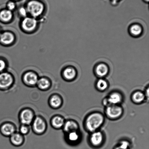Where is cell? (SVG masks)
I'll use <instances>...</instances> for the list:
<instances>
[{"label":"cell","instance_id":"12","mask_svg":"<svg viewBox=\"0 0 149 149\" xmlns=\"http://www.w3.org/2000/svg\"><path fill=\"white\" fill-rule=\"evenodd\" d=\"M64 135L65 141L67 143L71 146L75 145L78 143L81 138V135L79 131L65 134Z\"/></svg>","mask_w":149,"mask_h":149},{"label":"cell","instance_id":"19","mask_svg":"<svg viewBox=\"0 0 149 149\" xmlns=\"http://www.w3.org/2000/svg\"><path fill=\"white\" fill-rule=\"evenodd\" d=\"M77 75V71L72 67H69L65 69L63 73L64 79L68 81L73 80L75 78Z\"/></svg>","mask_w":149,"mask_h":149},{"label":"cell","instance_id":"1","mask_svg":"<svg viewBox=\"0 0 149 149\" xmlns=\"http://www.w3.org/2000/svg\"><path fill=\"white\" fill-rule=\"evenodd\" d=\"M105 121L104 117L98 112H93L86 118L85 122L86 129L91 133L98 131Z\"/></svg>","mask_w":149,"mask_h":149},{"label":"cell","instance_id":"16","mask_svg":"<svg viewBox=\"0 0 149 149\" xmlns=\"http://www.w3.org/2000/svg\"><path fill=\"white\" fill-rule=\"evenodd\" d=\"M52 86V82L49 78L42 77L39 78L36 87L41 91H47L51 88Z\"/></svg>","mask_w":149,"mask_h":149},{"label":"cell","instance_id":"23","mask_svg":"<svg viewBox=\"0 0 149 149\" xmlns=\"http://www.w3.org/2000/svg\"><path fill=\"white\" fill-rule=\"evenodd\" d=\"M109 85L108 82L102 78H100L98 80L96 84L97 90L101 92L107 90Z\"/></svg>","mask_w":149,"mask_h":149},{"label":"cell","instance_id":"20","mask_svg":"<svg viewBox=\"0 0 149 149\" xmlns=\"http://www.w3.org/2000/svg\"><path fill=\"white\" fill-rule=\"evenodd\" d=\"M131 97L133 102L137 104L142 103L146 99L145 93L139 90L133 93Z\"/></svg>","mask_w":149,"mask_h":149},{"label":"cell","instance_id":"3","mask_svg":"<svg viewBox=\"0 0 149 149\" xmlns=\"http://www.w3.org/2000/svg\"><path fill=\"white\" fill-rule=\"evenodd\" d=\"M36 116V114L33 109L29 107L24 108L19 112V122L20 125L30 126Z\"/></svg>","mask_w":149,"mask_h":149},{"label":"cell","instance_id":"27","mask_svg":"<svg viewBox=\"0 0 149 149\" xmlns=\"http://www.w3.org/2000/svg\"><path fill=\"white\" fill-rule=\"evenodd\" d=\"M15 3L13 1H10L7 4V7H8V10L11 11L14 10L15 8Z\"/></svg>","mask_w":149,"mask_h":149},{"label":"cell","instance_id":"14","mask_svg":"<svg viewBox=\"0 0 149 149\" xmlns=\"http://www.w3.org/2000/svg\"><path fill=\"white\" fill-rule=\"evenodd\" d=\"M10 143L15 147L22 146L25 142L24 136L19 132H16L9 137Z\"/></svg>","mask_w":149,"mask_h":149},{"label":"cell","instance_id":"21","mask_svg":"<svg viewBox=\"0 0 149 149\" xmlns=\"http://www.w3.org/2000/svg\"><path fill=\"white\" fill-rule=\"evenodd\" d=\"M14 40V36L9 32H5L0 36V41L5 44H9L12 43Z\"/></svg>","mask_w":149,"mask_h":149},{"label":"cell","instance_id":"7","mask_svg":"<svg viewBox=\"0 0 149 149\" xmlns=\"http://www.w3.org/2000/svg\"><path fill=\"white\" fill-rule=\"evenodd\" d=\"M104 140L103 133L98 130L91 133L89 138V142L93 148H99L103 145Z\"/></svg>","mask_w":149,"mask_h":149},{"label":"cell","instance_id":"13","mask_svg":"<svg viewBox=\"0 0 149 149\" xmlns=\"http://www.w3.org/2000/svg\"><path fill=\"white\" fill-rule=\"evenodd\" d=\"M63 131L64 134L73 131H79V125L76 121L72 119L65 120L63 128Z\"/></svg>","mask_w":149,"mask_h":149},{"label":"cell","instance_id":"30","mask_svg":"<svg viewBox=\"0 0 149 149\" xmlns=\"http://www.w3.org/2000/svg\"><path fill=\"white\" fill-rule=\"evenodd\" d=\"M118 1V0H112V2L114 4H115Z\"/></svg>","mask_w":149,"mask_h":149},{"label":"cell","instance_id":"22","mask_svg":"<svg viewBox=\"0 0 149 149\" xmlns=\"http://www.w3.org/2000/svg\"><path fill=\"white\" fill-rule=\"evenodd\" d=\"M129 31L131 34L134 36H140L143 32L142 27L139 24H134L130 28Z\"/></svg>","mask_w":149,"mask_h":149},{"label":"cell","instance_id":"15","mask_svg":"<svg viewBox=\"0 0 149 149\" xmlns=\"http://www.w3.org/2000/svg\"><path fill=\"white\" fill-rule=\"evenodd\" d=\"M109 105H120L123 101V96L120 93L114 92L106 97Z\"/></svg>","mask_w":149,"mask_h":149},{"label":"cell","instance_id":"25","mask_svg":"<svg viewBox=\"0 0 149 149\" xmlns=\"http://www.w3.org/2000/svg\"><path fill=\"white\" fill-rule=\"evenodd\" d=\"M30 128L29 125H20L19 128V132L23 136L28 135L30 132Z\"/></svg>","mask_w":149,"mask_h":149},{"label":"cell","instance_id":"6","mask_svg":"<svg viewBox=\"0 0 149 149\" xmlns=\"http://www.w3.org/2000/svg\"><path fill=\"white\" fill-rule=\"evenodd\" d=\"M26 9L33 17H36L42 14L44 9V7L42 3L33 0L28 3Z\"/></svg>","mask_w":149,"mask_h":149},{"label":"cell","instance_id":"32","mask_svg":"<svg viewBox=\"0 0 149 149\" xmlns=\"http://www.w3.org/2000/svg\"><path fill=\"white\" fill-rule=\"evenodd\" d=\"M1 31H0V36H1Z\"/></svg>","mask_w":149,"mask_h":149},{"label":"cell","instance_id":"10","mask_svg":"<svg viewBox=\"0 0 149 149\" xmlns=\"http://www.w3.org/2000/svg\"><path fill=\"white\" fill-rule=\"evenodd\" d=\"M39 78L37 74L30 71L26 73L23 75L22 81L24 85L27 87H36Z\"/></svg>","mask_w":149,"mask_h":149},{"label":"cell","instance_id":"8","mask_svg":"<svg viewBox=\"0 0 149 149\" xmlns=\"http://www.w3.org/2000/svg\"><path fill=\"white\" fill-rule=\"evenodd\" d=\"M16 132L17 127L13 122H5L0 125V133L4 137L9 138Z\"/></svg>","mask_w":149,"mask_h":149},{"label":"cell","instance_id":"29","mask_svg":"<svg viewBox=\"0 0 149 149\" xmlns=\"http://www.w3.org/2000/svg\"><path fill=\"white\" fill-rule=\"evenodd\" d=\"M5 62L2 60H0V72H1L6 68Z\"/></svg>","mask_w":149,"mask_h":149},{"label":"cell","instance_id":"28","mask_svg":"<svg viewBox=\"0 0 149 149\" xmlns=\"http://www.w3.org/2000/svg\"><path fill=\"white\" fill-rule=\"evenodd\" d=\"M19 13L23 17H26L27 15V10L24 7H21L19 10Z\"/></svg>","mask_w":149,"mask_h":149},{"label":"cell","instance_id":"11","mask_svg":"<svg viewBox=\"0 0 149 149\" xmlns=\"http://www.w3.org/2000/svg\"><path fill=\"white\" fill-rule=\"evenodd\" d=\"M65 120L63 116L59 115H55L52 116L50 120L51 127L56 130L62 129Z\"/></svg>","mask_w":149,"mask_h":149},{"label":"cell","instance_id":"2","mask_svg":"<svg viewBox=\"0 0 149 149\" xmlns=\"http://www.w3.org/2000/svg\"><path fill=\"white\" fill-rule=\"evenodd\" d=\"M32 131L36 135H43L47 129L48 125L46 120L40 115H36L31 125Z\"/></svg>","mask_w":149,"mask_h":149},{"label":"cell","instance_id":"26","mask_svg":"<svg viewBox=\"0 0 149 149\" xmlns=\"http://www.w3.org/2000/svg\"><path fill=\"white\" fill-rule=\"evenodd\" d=\"M113 149H130V144L127 141H121Z\"/></svg>","mask_w":149,"mask_h":149},{"label":"cell","instance_id":"9","mask_svg":"<svg viewBox=\"0 0 149 149\" xmlns=\"http://www.w3.org/2000/svg\"><path fill=\"white\" fill-rule=\"evenodd\" d=\"M63 103V99L62 96L58 93L52 94L48 99V104L49 107L55 110L60 108Z\"/></svg>","mask_w":149,"mask_h":149},{"label":"cell","instance_id":"4","mask_svg":"<svg viewBox=\"0 0 149 149\" xmlns=\"http://www.w3.org/2000/svg\"><path fill=\"white\" fill-rule=\"evenodd\" d=\"M123 113V108L120 105H109L106 107L105 109L106 116L111 120L119 119Z\"/></svg>","mask_w":149,"mask_h":149},{"label":"cell","instance_id":"5","mask_svg":"<svg viewBox=\"0 0 149 149\" xmlns=\"http://www.w3.org/2000/svg\"><path fill=\"white\" fill-rule=\"evenodd\" d=\"M14 78L8 73H1L0 74V90L6 91L10 90L14 84Z\"/></svg>","mask_w":149,"mask_h":149},{"label":"cell","instance_id":"18","mask_svg":"<svg viewBox=\"0 0 149 149\" xmlns=\"http://www.w3.org/2000/svg\"><path fill=\"white\" fill-rule=\"evenodd\" d=\"M109 72V68L106 64L100 63L95 67V73L99 78H102L106 76Z\"/></svg>","mask_w":149,"mask_h":149},{"label":"cell","instance_id":"17","mask_svg":"<svg viewBox=\"0 0 149 149\" xmlns=\"http://www.w3.org/2000/svg\"><path fill=\"white\" fill-rule=\"evenodd\" d=\"M37 21L36 19L32 17H27L25 18L22 22L23 29L27 31H32L36 28Z\"/></svg>","mask_w":149,"mask_h":149},{"label":"cell","instance_id":"31","mask_svg":"<svg viewBox=\"0 0 149 149\" xmlns=\"http://www.w3.org/2000/svg\"><path fill=\"white\" fill-rule=\"evenodd\" d=\"M146 1H147V2H148L149 0H145Z\"/></svg>","mask_w":149,"mask_h":149},{"label":"cell","instance_id":"24","mask_svg":"<svg viewBox=\"0 0 149 149\" xmlns=\"http://www.w3.org/2000/svg\"><path fill=\"white\" fill-rule=\"evenodd\" d=\"M13 14L11 11L8 10H4L0 13V17L4 21H8L12 18Z\"/></svg>","mask_w":149,"mask_h":149}]
</instances>
